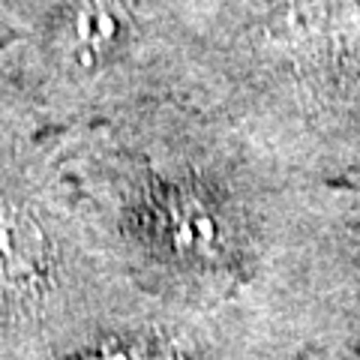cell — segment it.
<instances>
[{"label":"cell","mask_w":360,"mask_h":360,"mask_svg":"<svg viewBox=\"0 0 360 360\" xmlns=\"http://www.w3.org/2000/svg\"><path fill=\"white\" fill-rule=\"evenodd\" d=\"M51 250L42 225L9 201H0V300L30 297L45 285Z\"/></svg>","instance_id":"1"},{"label":"cell","mask_w":360,"mask_h":360,"mask_svg":"<svg viewBox=\"0 0 360 360\" xmlns=\"http://www.w3.org/2000/svg\"><path fill=\"white\" fill-rule=\"evenodd\" d=\"M150 234L168 252L184 258H213L225 238L217 210L186 189H168L153 201Z\"/></svg>","instance_id":"2"},{"label":"cell","mask_w":360,"mask_h":360,"mask_svg":"<svg viewBox=\"0 0 360 360\" xmlns=\"http://www.w3.org/2000/svg\"><path fill=\"white\" fill-rule=\"evenodd\" d=\"M129 30V0H72L66 13L63 42L70 58L96 66L115 54Z\"/></svg>","instance_id":"3"}]
</instances>
